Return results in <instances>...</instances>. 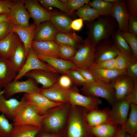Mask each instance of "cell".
<instances>
[{"label":"cell","mask_w":137,"mask_h":137,"mask_svg":"<svg viewBox=\"0 0 137 137\" xmlns=\"http://www.w3.org/2000/svg\"><path fill=\"white\" fill-rule=\"evenodd\" d=\"M70 89L63 88L60 87L56 83L53 85L48 88H39L38 93L54 102H69Z\"/></svg>","instance_id":"19"},{"label":"cell","mask_w":137,"mask_h":137,"mask_svg":"<svg viewBox=\"0 0 137 137\" xmlns=\"http://www.w3.org/2000/svg\"><path fill=\"white\" fill-rule=\"evenodd\" d=\"M84 40L74 31L69 33L58 32L54 41L58 44H64L74 46L77 49L83 43Z\"/></svg>","instance_id":"30"},{"label":"cell","mask_w":137,"mask_h":137,"mask_svg":"<svg viewBox=\"0 0 137 137\" xmlns=\"http://www.w3.org/2000/svg\"><path fill=\"white\" fill-rule=\"evenodd\" d=\"M61 2L65 4L72 13L74 11L80 8L85 4H88L90 0H62Z\"/></svg>","instance_id":"42"},{"label":"cell","mask_w":137,"mask_h":137,"mask_svg":"<svg viewBox=\"0 0 137 137\" xmlns=\"http://www.w3.org/2000/svg\"><path fill=\"white\" fill-rule=\"evenodd\" d=\"M58 32L50 20L44 22L37 26L33 41H54Z\"/></svg>","instance_id":"22"},{"label":"cell","mask_w":137,"mask_h":137,"mask_svg":"<svg viewBox=\"0 0 137 137\" xmlns=\"http://www.w3.org/2000/svg\"><path fill=\"white\" fill-rule=\"evenodd\" d=\"M111 16L115 20L121 32H128L129 15L127 10L125 1L119 0L113 4Z\"/></svg>","instance_id":"18"},{"label":"cell","mask_w":137,"mask_h":137,"mask_svg":"<svg viewBox=\"0 0 137 137\" xmlns=\"http://www.w3.org/2000/svg\"><path fill=\"white\" fill-rule=\"evenodd\" d=\"M127 134L123 128L120 125L117 132L113 137H126Z\"/></svg>","instance_id":"55"},{"label":"cell","mask_w":137,"mask_h":137,"mask_svg":"<svg viewBox=\"0 0 137 137\" xmlns=\"http://www.w3.org/2000/svg\"><path fill=\"white\" fill-rule=\"evenodd\" d=\"M125 5L129 15H137V0L125 1Z\"/></svg>","instance_id":"50"},{"label":"cell","mask_w":137,"mask_h":137,"mask_svg":"<svg viewBox=\"0 0 137 137\" xmlns=\"http://www.w3.org/2000/svg\"><path fill=\"white\" fill-rule=\"evenodd\" d=\"M114 90L115 102L125 99L132 91L134 81L127 74L117 77L111 83Z\"/></svg>","instance_id":"11"},{"label":"cell","mask_w":137,"mask_h":137,"mask_svg":"<svg viewBox=\"0 0 137 137\" xmlns=\"http://www.w3.org/2000/svg\"><path fill=\"white\" fill-rule=\"evenodd\" d=\"M36 137H63V134H53L47 133L40 131Z\"/></svg>","instance_id":"54"},{"label":"cell","mask_w":137,"mask_h":137,"mask_svg":"<svg viewBox=\"0 0 137 137\" xmlns=\"http://www.w3.org/2000/svg\"><path fill=\"white\" fill-rule=\"evenodd\" d=\"M9 13L0 14V23L5 20L9 19Z\"/></svg>","instance_id":"56"},{"label":"cell","mask_w":137,"mask_h":137,"mask_svg":"<svg viewBox=\"0 0 137 137\" xmlns=\"http://www.w3.org/2000/svg\"><path fill=\"white\" fill-rule=\"evenodd\" d=\"M111 39L120 52L129 56L133 55L132 49L118 29L114 32Z\"/></svg>","instance_id":"34"},{"label":"cell","mask_w":137,"mask_h":137,"mask_svg":"<svg viewBox=\"0 0 137 137\" xmlns=\"http://www.w3.org/2000/svg\"><path fill=\"white\" fill-rule=\"evenodd\" d=\"M2 88L0 87V93L2 91Z\"/></svg>","instance_id":"59"},{"label":"cell","mask_w":137,"mask_h":137,"mask_svg":"<svg viewBox=\"0 0 137 137\" xmlns=\"http://www.w3.org/2000/svg\"><path fill=\"white\" fill-rule=\"evenodd\" d=\"M14 0H0V14L9 13Z\"/></svg>","instance_id":"51"},{"label":"cell","mask_w":137,"mask_h":137,"mask_svg":"<svg viewBox=\"0 0 137 137\" xmlns=\"http://www.w3.org/2000/svg\"><path fill=\"white\" fill-rule=\"evenodd\" d=\"M110 110L109 108L108 107L102 110L97 108L90 111L86 115L87 121L89 126H95L109 122Z\"/></svg>","instance_id":"29"},{"label":"cell","mask_w":137,"mask_h":137,"mask_svg":"<svg viewBox=\"0 0 137 137\" xmlns=\"http://www.w3.org/2000/svg\"><path fill=\"white\" fill-rule=\"evenodd\" d=\"M27 58L24 45L21 41L9 59L18 73L24 65Z\"/></svg>","instance_id":"31"},{"label":"cell","mask_w":137,"mask_h":137,"mask_svg":"<svg viewBox=\"0 0 137 137\" xmlns=\"http://www.w3.org/2000/svg\"><path fill=\"white\" fill-rule=\"evenodd\" d=\"M58 49L60 58L70 61L75 54L77 49L70 45L60 44H58Z\"/></svg>","instance_id":"37"},{"label":"cell","mask_w":137,"mask_h":137,"mask_svg":"<svg viewBox=\"0 0 137 137\" xmlns=\"http://www.w3.org/2000/svg\"><path fill=\"white\" fill-rule=\"evenodd\" d=\"M85 109L83 107L72 111L68 126L63 133V137H94L87 121Z\"/></svg>","instance_id":"2"},{"label":"cell","mask_w":137,"mask_h":137,"mask_svg":"<svg viewBox=\"0 0 137 137\" xmlns=\"http://www.w3.org/2000/svg\"><path fill=\"white\" fill-rule=\"evenodd\" d=\"M36 70H43L57 72L47 63L44 62L37 57L36 54L31 47L30 49L26 61L24 65L17 73L13 80L21 79L28 72Z\"/></svg>","instance_id":"12"},{"label":"cell","mask_w":137,"mask_h":137,"mask_svg":"<svg viewBox=\"0 0 137 137\" xmlns=\"http://www.w3.org/2000/svg\"><path fill=\"white\" fill-rule=\"evenodd\" d=\"M0 137H2L0 136Z\"/></svg>","instance_id":"61"},{"label":"cell","mask_w":137,"mask_h":137,"mask_svg":"<svg viewBox=\"0 0 137 137\" xmlns=\"http://www.w3.org/2000/svg\"><path fill=\"white\" fill-rule=\"evenodd\" d=\"M130 104L126 99L115 102L110 111L109 122L124 126L128 118Z\"/></svg>","instance_id":"17"},{"label":"cell","mask_w":137,"mask_h":137,"mask_svg":"<svg viewBox=\"0 0 137 137\" xmlns=\"http://www.w3.org/2000/svg\"><path fill=\"white\" fill-rule=\"evenodd\" d=\"M37 83L31 78L24 81L13 80L5 86L3 91V95L8 99L14 95L20 93L28 94L38 93L39 88Z\"/></svg>","instance_id":"6"},{"label":"cell","mask_w":137,"mask_h":137,"mask_svg":"<svg viewBox=\"0 0 137 137\" xmlns=\"http://www.w3.org/2000/svg\"><path fill=\"white\" fill-rule=\"evenodd\" d=\"M14 26L10 19L0 23V41L12 31Z\"/></svg>","instance_id":"44"},{"label":"cell","mask_w":137,"mask_h":137,"mask_svg":"<svg viewBox=\"0 0 137 137\" xmlns=\"http://www.w3.org/2000/svg\"><path fill=\"white\" fill-rule=\"evenodd\" d=\"M28 78L33 79L37 83L42 85L41 88L45 89L54 85L58 81L59 73L43 70H36L30 71L24 75Z\"/></svg>","instance_id":"15"},{"label":"cell","mask_w":137,"mask_h":137,"mask_svg":"<svg viewBox=\"0 0 137 137\" xmlns=\"http://www.w3.org/2000/svg\"><path fill=\"white\" fill-rule=\"evenodd\" d=\"M89 70L96 81L106 83H111L119 76L127 74L125 70H108L90 67Z\"/></svg>","instance_id":"26"},{"label":"cell","mask_w":137,"mask_h":137,"mask_svg":"<svg viewBox=\"0 0 137 137\" xmlns=\"http://www.w3.org/2000/svg\"><path fill=\"white\" fill-rule=\"evenodd\" d=\"M134 56L133 55L129 56L120 52L115 58L114 69L126 71L128 64Z\"/></svg>","instance_id":"39"},{"label":"cell","mask_w":137,"mask_h":137,"mask_svg":"<svg viewBox=\"0 0 137 137\" xmlns=\"http://www.w3.org/2000/svg\"><path fill=\"white\" fill-rule=\"evenodd\" d=\"M125 99L130 104L137 105V80L134 81V85L132 91Z\"/></svg>","instance_id":"52"},{"label":"cell","mask_w":137,"mask_h":137,"mask_svg":"<svg viewBox=\"0 0 137 137\" xmlns=\"http://www.w3.org/2000/svg\"><path fill=\"white\" fill-rule=\"evenodd\" d=\"M69 102L72 104L83 107L90 111L98 108L102 103L99 98L84 96L80 94L77 90L70 89Z\"/></svg>","instance_id":"16"},{"label":"cell","mask_w":137,"mask_h":137,"mask_svg":"<svg viewBox=\"0 0 137 137\" xmlns=\"http://www.w3.org/2000/svg\"><path fill=\"white\" fill-rule=\"evenodd\" d=\"M65 74L70 77L72 83L76 85L82 86L88 83L76 70L68 71Z\"/></svg>","instance_id":"43"},{"label":"cell","mask_w":137,"mask_h":137,"mask_svg":"<svg viewBox=\"0 0 137 137\" xmlns=\"http://www.w3.org/2000/svg\"><path fill=\"white\" fill-rule=\"evenodd\" d=\"M82 86L81 90L86 96L102 98L112 106L115 102L114 90L111 83L96 81L92 83H87Z\"/></svg>","instance_id":"4"},{"label":"cell","mask_w":137,"mask_h":137,"mask_svg":"<svg viewBox=\"0 0 137 137\" xmlns=\"http://www.w3.org/2000/svg\"><path fill=\"white\" fill-rule=\"evenodd\" d=\"M120 125L108 122L96 126L90 127V130L95 137H113Z\"/></svg>","instance_id":"28"},{"label":"cell","mask_w":137,"mask_h":137,"mask_svg":"<svg viewBox=\"0 0 137 137\" xmlns=\"http://www.w3.org/2000/svg\"><path fill=\"white\" fill-rule=\"evenodd\" d=\"M3 93V91L0 93V113L13 120L21 113L27 104L23 96L20 101L14 98L7 99Z\"/></svg>","instance_id":"7"},{"label":"cell","mask_w":137,"mask_h":137,"mask_svg":"<svg viewBox=\"0 0 137 137\" xmlns=\"http://www.w3.org/2000/svg\"><path fill=\"white\" fill-rule=\"evenodd\" d=\"M115 61L114 58L97 63H93L90 67L108 70L114 69Z\"/></svg>","instance_id":"45"},{"label":"cell","mask_w":137,"mask_h":137,"mask_svg":"<svg viewBox=\"0 0 137 137\" xmlns=\"http://www.w3.org/2000/svg\"><path fill=\"white\" fill-rule=\"evenodd\" d=\"M24 3L33 20V23L37 26L42 22L50 20L52 12L42 6L38 0H24Z\"/></svg>","instance_id":"14"},{"label":"cell","mask_w":137,"mask_h":137,"mask_svg":"<svg viewBox=\"0 0 137 137\" xmlns=\"http://www.w3.org/2000/svg\"></svg>","instance_id":"62"},{"label":"cell","mask_w":137,"mask_h":137,"mask_svg":"<svg viewBox=\"0 0 137 137\" xmlns=\"http://www.w3.org/2000/svg\"><path fill=\"white\" fill-rule=\"evenodd\" d=\"M0 56H1V55H0Z\"/></svg>","instance_id":"60"},{"label":"cell","mask_w":137,"mask_h":137,"mask_svg":"<svg viewBox=\"0 0 137 137\" xmlns=\"http://www.w3.org/2000/svg\"><path fill=\"white\" fill-rule=\"evenodd\" d=\"M90 1L88 4L91 7L101 13L102 16L111 15L113 4L106 2L104 0Z\"/></svg>","instance_id":"36"},{"label":"cell","mask_w":137,"mask_h":137,"mask_svg":"<svg viewBox=\"0 0 137 137\" xmlns=\"http://www.w3.org/2000/svg\"><path fill=\"white\" fill-rule=\"evenodd\" d=\"M13 127L3 114H0V136L10 137Z\"/></svg>","instance_id":"40"},{"label":"cell","mask_w":137,"mask_h":137,"mask_svg":"<svg viewBox=\"0 0 137 137\" xmlns=\"http://www.w3.org/2000/svg\"><path fill=\"white\" fill-rule=\"evenodd\" d=\"M38 58L45 61L58 73L65 74L68 71L77 68L71 61L36 54Z\"/></svg>","instance_id":"20"},{"label":"cell","mask_w":137,"mask_h":137,"mask_svg":"<svg viewBox=\"0 0 137 137\" xmlns=\"http://www.w3.org/2000/svg\"><path fill=\"white\" fill-rule=\"evenodd\" d=\"M119 52L111 38L102 40L95 46L94 63L115 58Z\"/></svg>","instance_id":"13"},{"label":"cell","mask_w":137,"mask_h":137,"mask_svg":"<svg viewBox=\"0 0 137 137\" xmlns=\"http://www.w3.org/2000/svg\"><path fill=\"white\" fill-rule=\"evenodd\" d=\"M37 26L33 23L27 27H22L14 26L12 31L17 33L24 45L26 54L28 56L31 48L35 30Z\"/></svg>","instance_id":"27"},{"label":"cell","mask_w":137,"mask_h":137,"mask_svg":"<svg viewBox=\"0 0 137 137\" xmlns=\"http://www.w3.org/2000/svg\"><path fill=\"white\" fill-rule=\"evenodd\" d=\"M121 34L132 49L134 56L137 59V36L128 32H121Z\"/></svg>","instance_id":"41"},{"label":"cell","mask_w":137,"mask_h":137,"mask_svg":"<svg viewBox=\"0 0 137 137\" xmlns=\"http://www.w3.org/2000/svg\"><path fill=\"white\" fill-rule=\"evenodd\" d=\"M75 70L88 83H92L96 81L93 75L89 69L77 68Z\"/></svg>","instance_id":"49"},{"label":"cell","mask_w":137,"mask_h":137,"mask_svg":"<svg viewBox=\"0 0 137 137\" xmlns=\"http://www.w3.org/2000/svg\"><path fill=\"white\" fill-rule=\"evenodd\" d=\"M68 110L66 106H64L54 111L48 110L43 119L41 131L51 134H62Z\"/></svg>","instance_id":"3"},{"label":"cell","mask_w":137,"mask_h":137,"mask_svg":"<svg viewBox=\"0 0 137 137\" xmlns=\"http://www.w3.org/2000/svg\"><path fill=\"white\" fill-rule=\"evenodd\" d=\"M95 46L87 37L70 61L78 68L89 69L94 62Z\"/></svg>","instance_id":"5"},{"label":"cell","mask_w":137,"mask_h":137,"mask_svg":"<svg viewBox=\"0 0 137 137\" xmlns=\"http://www.w3.org/2000/svg\"><path fill=\"white\" fill-rule=\"evenodd\" d=\"M46 113L41 115L32 105L27 104L21 113L12 120L13 126L30 125L41 128Z\"/></svg>","instance_id":"8"},{"label":"cell","mask_w":137,"mask_h":137,"mask_svg":"<svg viewBox=\"0 0 137 137\" xmlns=\"http://www.w3.org/2000/svg\"><path fill=\"white\" fill-rule=\"evenodd\" d=\"M126 137H137V134L134 136H133L127 133Z\"/></svg>","instance_id":"58"},{"label":"cell","mask_w":137,"mask_h":137,"mask_svg":"<svg viewBox=\"0 0 137 137\" xmlns=\"http://www.w3.org/2000/svg\"><path fill=\"white\" fill-rule=\"evenodd\" d=\"M105 1L108 2L112 4H114L117 2L119 0H104Z\"/></svg>","instance_id":"57"},{"label":"cell","mask_w":137,"mask_h":137,"mask_svg":"<svg viewBox=\"0 0 137 137\" xmlns=\"http://www.w3.org/2000/svg\"><path fill=\"white\" fill-rule=\"evenodd\" d=\"M126 71L127 74L134 81L137 80V59L134 56L128 64Z\"/></svg>","instance_id":"46"},{"label":"cell","mask_w":137,"mask_h":137,"mask_svg":"<svg viewBox=\"0 0 137 137\" xmlns=\"http://www.w3.org/2000/svg\"><path fill=\"white\" fill-rule=\"evenodd\" d=\"M50 20L58 32L69 33L73 31L70 27L72 21L69 15L65 13L57 11L52 12Z\"/></svg>","instance_id":"25"},{"label":"cell","mask_w":137,"mask_h":137,"mask_svg":"<svg viewBox=\"0 0 137 137\" xmlns=\"http://www.w3.org/2000/svg\"><path fill=\"white\" fill-rule=\"evenodd\" d=\"M23 96L27 104L33 106L41 115L45 114L52 108L59 107L62 104V102L51 101L38 93H24Z\"/></svg>","instance_id":"9"},{"label":"cell","mask_w":137,"mask_h":137,"mask_svg":"<svg viewBox=\"0 0 137 137\" xmlns=\"http://www.w3.org/2000/svg\"><path fill=\"white\" fill-rule=\"evenodd\" d=\"M58 44L54 41H33L31 47L36 54L60 58Z\"/></svg>","instance_id":"24"},{"label":"cell","mask_w":137,"mask_h":137,"mask_svg":"<svg viewBox=\"0 0 137 137\" xmlns=\"http://www.w3.org/2000/svg\"><path fill=\"white\" fill-rule=\"evenodd\" d=\"M88 37L96 45L100 41L111 39L118 29L115 20L111 15L100 16L89 22Z\"/></svg>","instance_id":"1"},{"label":"cell","mask_w":137,"mask_h":137,"mask_svg":"<svg viewBox=\"0 0 137 137\" xmlns=\"http://www.w3.org/2000/svg\"><path fill=\"white\" fill-rule=\"evenodd\" d=\"M24 0H14L9 13L10 19L14 26L29 27V21L31 18L30 13L25 7Z\"/></svg>","instance_id":"10"},{"label":"cell","mask_w":137,"mask_h":137,"mask_svg":"<svg viewBox=\"0 0 137 137\" xmlns=\"http://www.w3.org/2000/svg\"><path fill=\"white\" fill-rule=\"evenodd\" d=\"M42 6L45 8H48L50 7H56L61 11L71 16H73L72 13L67 8L66 4L58 0H38Z\"/></svg>","instance_id":"38"},{"label":"cell","mask_w":137,"mask_h":137,"mask_svg":"<svg viewBox=\"0 0 137 137\" xmlns=\"http://www.w3.org/2000/svg\"><path fill=\"white\" fill-rule=\"evenodd\" d=\"M41 128L30 125L13 126L10 137H36Z\"/></svg>","instance_id":"32"},{"label":"cell","mask_w":137,"mask_h":137,"mask_svg":"<svg viewBox=\"0 0 137 137\" xmlns=\"http://www.w3.org/2000/svg\"><path fill=\"white\" fill-rule=\"evenodd\" d=\"M130 112L124 125L122 126L127 134L134 136L137 134V106L130 104Z\"/></svg>","instance_id":"33"},{"label":"cell","mask_w":137,"mask_h":137,"mask_svg":"<svg viewBox=\"0 0 137 137\" xmlns=\"http://www.w3.org/2000/svg\"><path fill=\"white\" fill-rule=\"evenodd\" d=\"M128 32L137 36V15H129Z\"/></svg>","instance_id":"47"},{"label":"cell","mask_w":137,"mask_h":137,"mask_svg":"<svg viewBox=\"0 0 137 137\" xmlns=\"http://www.w3.org/2000/svg\"><path fill=\"white\" fill-rule=\"evenodd\" d=\"M18 72L10 61L0 56V87L3 88L15 79Z\"/></svg>","instance_id":"23"},{"label":"cell","mask_w":137,"mask_h":137,"mask_svg":"<svg viewBox=\"0 0 137 137\" xmlns=\"http://www.w3.org/2000/svg\"><path fill=\"white\" fill-rule=\"evenodd\" d=\"M84 20L82 18H80L72 21L70 25L71 28L76 31L80 30L83 26Z\"/></svg>","instance_id":"53"},{"label":"cell","mask_w":137,"mask_h":137,"mask_svg":"<svg viewBox=\"0 0 137 137\" xmlns=\"http://www.w3.org/2000/svg\"><path fill=\"white\" fill-rule=\"evenodd\" d=\"M57 83L60 87L65 89H70L72 82L68 76L66 74H63L59 76Z\"/></svg>","instance_id":"48"},{"label":"cell","mask_w":137,"mask_h":137,"mask_svg":"<svg viewBox=\"0 0 137 137\" xmlns=\"http://www.w3.org/2000/svg\"><path fill=\"white\" fill-rule=\"evenodd\" d=\"M75 13L78 16L88 23L92 22L99 16H102L101 13L91 7L88 4L78 9Z\"/></svg>","instance_id":"35"},{"label":"cell","mask_w":137,"mask_h":137,"mask_svg":"<svg viewBox=\"0 0 137 137\" xmlns=\"http://www.w3.org/2000/svg\"><path fill=\"white\" fill-rule=\"evenodd\" d=\"M21 41L16 33L12 31L0 41L1 56L9 59Z\"/></svg>","instance_id":"21"}]
</instances>
